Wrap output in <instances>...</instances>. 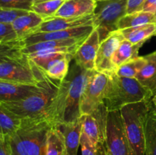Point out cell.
Instances as JSON below:
<instances>
[{
  "mask_svg": "<svg viewBox=\"0 0 156 155\" xmlns=\"http://www.w3.org/2000/svg\"><path fill=\"white\" fill-rule=\"evenodd\" d=\"M42 1H47V0H34V3L38 2H42Z\"/></svg>",
  "mask_w": 156,
  "mask_h": 155,
  "instance_id": "39",
  "label": "cell"
},
{
  "mask_svg": "<svg viewBox=\"0 0 156 155\" xmlns=\"http://www.w3.org/2000/svg\"><path fill=\"white\" fill-rule=\"evenodd\" d=\"M96 71L95 69H82L74 62L66 78L59 82L57 92L47 112V119L53 126L73 122L80 118L82 95Z\"/></svg>",
  "mask_w": 156,
  "mask_h": 155,
  "instance_id": "1",
  "label": "cell"
},
{
  "mask_svg": "<svg viewBox=\"0 0 156 155\" xmlns=\"http://www.w3.org/2000/svg\"><path fill=\"white\" fill-rule=\"evenodd\" d=\"M109 79V75L98 71L91 78L81 98V115L91 114L103 104Z\"/></svg>",
  "mask_w": 156,
  "mask_h": 155,
  "instance_id": "9",
  "label": "cell"
},
{
  "mask_svg": "<svg viewBox=\"0 0 156 155\" xmlns=\"http://www.w3.org/2000/svg\"><path fill=\"white\" fill-rule=\"evenodd\" d=\"M96 8L94 0H65L54 15L56 18H81L93 15Z\"/></svg>",
  "mask_w": 156,
  "mask_h": 155,
  "instance_id": "16",
  "label": "cell"
},
{
  "mask_svg": "<svg viewBox=\"0 0 156 155\" xmlns=\"http://www.w3.org/2000/svg\"><path fill=\"white\" fill-rule=\"evenodd\" d=\"M123 39L121 31L118 30L101 42L95 59L96 71L109 76L116 74L117 68L113 64L112 57Z\"/></svg>",
  "mask_w": 156,
  "mask_h": 155,
  "instance_id": "10",
  "label": "cell"
},
{
  "mask_svg": "<svg viewBox=\"0 0 156 155\" xmlns=\"http://www.w3.org/2000/svg\"><path fill=\"white\" fill-rule=\"evenodd\" d=\"M28 11L15 10L0 7V23L12 24L18 17L26 14Z\"/></svg>",
  "mask_w": 156,
  "mask_h": 155,
  "instance_id": "32",
  "label": "cell"
},
{
  "mask_svg": "<svg viewBox=\"0 0 156 155\" xmlns=\"http://www.w3.org/2000/svg\"><path fill=\"white\" fill-rule=\"evenodd\" d=\"M0 40H18L12 27V24L0 23Z\"/></svg>",
  "mask_w": 156,
  "mask_h": 155,
  "instance_id": "34",
  "label": "cell"
},
{
  "mask_svg": "<svg viewBox=\"0 0 156 155\" xmlns=\"http://www.w3.org/2000/svg\"><path fill=\"white\" fill-rule=\"evenodd\" d=\"M65 0H47V1L34 2L31 7V12H35L43 18L54 17L57 11Z\"/></svg>",
  "mask_w": 156,
  "mask_h": 155,
  "instance_id": "30",
  "label": "cell"
},
{
  "mask_svg": "<svg viewBox=\"0 0 156 155\" xmlns=\"http://www.w3.org/2000/svg\"><path fill=\"white\" fill-rule=\"evenodd\" d=\"M86 37L72 38V39L68 40H58L43 41V42H39L37 43L24 46L22 48V53L24 55H26V56H27V55L30 54V53L41 51V50H48V49L58 48V47L74 46H78L82 44V43L86 39Z\"/></svg>",
  "mask_w": 156,
  "mask_h": 155,
  "instance_id": "22",
  "label": "cell"
},
{
  "mask_svg": "<svg viewBox=\"0 0 156 155\" xmlns=\"http://www.w3.org/2000/svg\"><path fill=\"white\" fill-rule=\"evenodd\" d=\"M94 1L97 2H101V1H108V0H94Z\"/></svg>",
  "mask_w": 156,
  "mask_h": 155,
  "instance_id": "40",
  "label": "cell"
},
{
  "mask_svg": "<svg viewBox=\"0 0 156 155\" xmlns=\"http://www.w3.org/2000/svg\"><path fill=\"white\" fill-rule=\"evenodd\" d=\"M34 0H0V7L15 10L31 11Z\"/></svg>",
  "mask_w": 156,
  "mask_h": 155,
  "instance_id": "31",
  "label": "cell"
},
{
  "mask_svg": "<svg viewBox=\"0 0 156 155\" xmlns=\"http://www.w3.org/2000/svg\"><path fill=\"white\" fill-rule=\"evenodd\" d=\"M54 126L63 135L67 155H78L82 135V126L81 116L79 119L73 122L59 123Z\"/></svg>",
  "mask_w": 156,
  "mask_h": 155,
  "instance_id": "17",
  "label": "cell"
},
{
  "mask_svg": "<svg viewBox=\"0 0 156 155\" xmlns=\"http://www.w3.org/2000/svg\"><path fill=\"white\" fill-rule=\"evenodd\" d=\"M146 155H156V112L154 107L149 112L145 125Z\"/></svg>",
  "mask_w": 156,
  "mask_h": 155,
  "instance_id": "27",
  "label": "cell"
},
{
  "mask_svg": "<svg viewBox=\"0 0 156 155\" xmlns=\"http://www.w3.org/2000/svg\"><path fill=\"white\" fill-rule=\"evenodd\" d=\"M153 95L136 78H121L114 74L110 76L103 103L108 111L120 110L126 105L150 100Z\"/></svg>",
  "mask_w": 156,
  "mask_h": 155,
  "instance_id": "4",
  "label": "cell"
},
{
  "mask_svg": "<svg viewBox=\"0 0 156 155\" xmlns=\"http://www.w3.org/2000/svg\"><path fill=\"white\" fill-rule=\"evenodd\" d=\"M153 107H154V106H153ZM154 110H155V112H156V109H155V108H154Z\"/></svg>",
  "mask_w": 156,
  "mask_h": 155,
  "instance_id": "44",
  "label": "cell"
},
{
  "mask_svg": "<svg viewBox=\"0 0 156 155\" xmlns=\"http://www.w3.org/2000/svg\"><path fill=\"white\" fill-rule=\"evenodd\" d=\"M149 24H156L155 15L148 12H135L126 14L120 20L118 23V30L140 27Z\"/></svg>",
  "mask_w": 156,
  "mask_h": 155,
  "instance_id": "24",
  "label": "cell"
},
{
  "mask_svg": "<svg viewBox=\"0 0 156 155\" xmlns=\"http://www.w3.org/2000/svg\"><path fill=\"white\" fill-rule=\"evenodd\" d=\"M21 119L0 104V135L9 136L13 134L19 127Z\"/></svg>",
  "mask_w": 156,
  "mask_h": 155,
  "instance_id": "28",
  "label": "cell"
},
{
  "mask_svg": "<svg viewBox=\"0 0 156 155\" xmlns=\"http://www.w3.org/2000/svg\"><path fill=\"white\" fill-rule=\"evenodd\" d=\"M24 47L20 40L0 42V64L12 61H21L27 59L22 53Z\"/></svg>",
  "mask_w": 156,
  "mask_h": 155,
  "instance_id": "21",
  "label": "cell"
},
{
  "mask_svg": "<svg viewBox=\"0 0 156 155\" xmlns=\"http://www.w3.org/2000/svg\"><path fill=\"white\" fill-rule=\"evenodd\" d=\"M72 59H73V54L66 55L50 62L42 71L49 78L56 81H62L68 75Z\"/></svg>",
  "mask_w": 156,
  "mask_h": 155,
  "instance_id": "19",
  "label": "cell"
},
{
  "mask_svg": "<svg viewBox=\"0 0 156 155\" xmlns=\"http://www.w3.org/2000/svg\"><path fill=\"white\" fill-rule=\"evenodd\" d=\"M152 105H153L154 108H155V109H156V93L155 94H154L153 97H152Z\"/></svg>",
  "mask_w": 156,
  "mask_h": 155,
  "instance_id": "38",
  "label": "cell"
},
{
  "mask_svg": "<svg viewBox=\"0 0 156 155\" xmlns=\"http://www.w3.org/2000/svg\"><path fill=\"white\" fill-rule=\"evenodd\" d=\"M155 19H156V14H155Z\"/></svg>",
  "mask_w": 156,
  "mask_h": 155,
  "instance_id": "45",
  "label": "cell"
},
{
  "mask_svg": "<svg viewBox=\"0 0 156 155\" xmlns=\"http://www.w3.org/2000/svg\"><path fill=\"white\" fill-rule=\"evenodd\" d=\"M143 11L156 14V0H146L143 6Z\"/></svg>",
  "mask_w": 156,
  "mask_h": 155,
  "instance_id": "37",
  "label": "cell"
},
{
  "mask_svg": "<svg viewBox=\"0 0 156 155\" xmlns=\"http://www.w3.org/2000/svg\"><path fill=\"white\" fill-rule=\"evenodd\" d=\"M156 24H149L136 27L120 30L124 39L133 44L144 43L151 36L155 35Z\"/></svg>",
  "mask_w": 156,
  "mask_h": 155,
  "instance_id": "25",
  "label": "cell"
},
{
  "mask_svg": "<svg viewBox=\"0 0 156 155\" xmlns=\"http://www.w3.org/2000/svg\"><path fill=\"white\" fill-rule=\"evenodd\" d=\"M146 56H137L126 63L120 65L117 69L116 74L121 78H136L142 68L146 63Z\"/></svg>",
  "mask_w": 156,
  "mask_h": 155,
  "instance_id": "29",
  "label": "cell"
},
{
  "mask_svg": "<svg viewBox=\"0 0 156 155\" xmlns=\"http://www.w3.org/2000/svg\"><path fill=\"white\" fill-rule=\"evenodd\" d=\"M100 43L99 33L94 28L73 54L74 62L82 69L87 71L94 70L96 56Z\"/></svg>",
  "mask_w": 156,
  "mask_h": 155,
  "instance_id": "12",
  "label": "cell"
},
{
  "mask_svg": "<svg viewBox=\"0 0 156 155\" xmlns=\"http://www.w3.org/2000/svg\"><path fill=\"white\" fill-rule=\"evenodd\" d=\"M2 41H9V40H0V42H2Z\"/></svg>",
  "mask_w": 156,
  "mask_h": 155,
  "instance_id": "42",
  "label": "cell"
},
{
  "mask_svg": "<svg viewBox=\"0 0 156 155\" xmlns=\"http://www.w3.org/2000/svg\"><path fill=\"white\" fill-rule=\"evenodd\" d=\"M108 112L103 103L91 114L81 115L82 132L97 146L105 141Z\"/></svg>",
  "mask_w": 156,
  "mask_h": 155,
  "instance_id": "11",
  "label": "cell"
},
{
  "mask_svg": "<svg viewBox=\"0 0 156 155\" xmlns=\"http://www.w3.org/2000/svg\"><path fill=\"white\" fill-rule=\"evenodd\" d=\"M92 18L93 15L81 17V18L52 17V18H46L34 33L69 30V29L82 27V26L90 25V24H92Z\"/></svg>",
  "mask_w": 156,
  "mask_h": 155,
  "instance_id": "15",
  "label": "cell"
},
{
  "mask_svg": "<svg viewBox=\"0 0 156 155\" xmlns=\"http://www.w3.org/2000/svg\"><path fill=\"white\" fill-rule=\"evenodd\" d=\"M46 155H67L63 135L54 126L47 133Z\"/></svg>",
  "mask_w": 156,
  "mask_h": 155,
  "instance_id": "26",
  "label": "cell"
},
{
  "mask_svg": "<svg viewBox=\"0 0 156 155\" xmlns=\"http://www.w3.org/2000/svg\"><path fill=\"white\" fill-rule=\"evenodd\" d=\"M146 63L136 78L145 87L156 93V51L146 55Z\"/></svg>",
  "mask_w": 156,
  "mask_h": 155,
  "instance_id": "20",
  "label": "cell"
},
{
  "mask_svg": "<svg viewBox=\"0 0 156 155\" xmlns=\"http://www.w3.org/2000/svg\"><path fill=\"white\" fill-rule=\"evenodd\" d=\"M127 0H108L96 2L92 25L99 33L102 42L112 33L118 30V23L126 15Z\"/></svg>",
  "mask_w": 156,
  "mask_h": 155,
  "instance_id": "6",
  "label": "cell"
},
{
  "mask_svg": "<svg viewBox=\"0 0 156 155\" xmlns=\"http://www.w3.org/2000/svg\"><path fill=\"white\" fill-rule=\"evenodd\" d=\"M152 108L150 100L126 105L120 109L125 132L134 155H146L145 125Z\"/></svg>",
  "mask_w": 156,
  "mask_h": 155,
  "instance_id": "5",
  "label": "cell"
},
{
  "mask_svg": "<svg viewBox=\"0 0 156 155\" xmlns=\"http://www.w3.org/2000/svg\"><path fill=\"white\" fill-rule=\"evenodd\" d=\"M0 155H12L10 146L6 136L0 139Z\"/></svg>",
  "mask_w": 156,
  "mask_h": 155,
  "instance_id": "36",
  "label": "cell"
},
{
  "mask_svg": "<svg viewBox=\"0 0 156 155\" xmlns=\"http://www.w3.org/2000/svg\"><path fill=\"white\" fill-rule=\"evenodd\" d=\"M82 155H98V146L95 145L82 131L80 141Z\"/></svg>",
  "mask_w": 156,
  "mask_h": 155,
  "instance_id": "33",
  "label": "cell"
},
{
  "mask_svg": "<svg viewBox=\"0 0 156 155\" xmlns=\"http://www.w3.org/2000/svg\"><path fill=\"white\" fill-rule=\"evenodd\" d=\"M40 82L37 84H26L0 80V102L16 101L34 94L39 90Z\"/></svg>",
  "mask_w": 156,
  "mask_h": 155,
  "instance_id": "14",
  "label": "cell"
},
{
  "mask_svg": "<svg viewBox=\"0 0 156 155\" xmlns=\"http://www.w3.org/2000/svg\"><path fill=\"white\" fill-rule=\"evenodd\" d=\"M44 73L27 57L21 61L0 64V80L26 84H37Z\"/></svg>",
  "mask_w": 156,
  "mask_h": 155,
  "instance_id": "8",
  "label": "cell"
},
{
  "mask_svg": "<svg viewBox=\"0 0 156 155\" xmlns=\"http://www.w3.org/2000/svg\"><path fill=\"white\" fill-rule=\"evenodd\" d=\"M44 21V18L35 12H30L18 17L12 23V27L20 40L34 33Z\"/></svg>",
  "mask_w": 156,
  "mask_h": 155,
  "instance_id": "18",
  "label": "cell"
},
{
  "mask_svg": "<svg viewBox=\"0 0 156 155\" xmlns=\"http://www.w3.org/2000/svg\"><path fill=\"white\" fill-rule=\"evenodd\" d=\"M94 29L92 24L85 25L82 27H75L69 30H56L50 32H37L29 35L24 40L22 43L24 46L37 43L39 42L47 40H68L72 38H81L88 36Z\"/></svg>",
  "mask_w": 156,
  "mask_h": 155,
  "instance_id": "13",
  "label": "cell"
},
{
  "mask_svg": "<svg viewBox=\"0 0 156 155\" xmlns=\"http://www.w3.org/2000/svg\"><path fill=\"white\" fill-rule=\"evenodd\" d=\"M59 82L49 78L44 74L39 90L34 94L16 101L0 102V104L20 119L47 118Z\"/></svg>",
  "mask_w": 156,
  "mask_h": 155,
  "instance_id": "3",
  "label": "cell"
},
{
  "mask_svg": "<svg viewBox=\"0 0 156 155\" xmlns=\"http://www.w3.org/2000/svg\"><path fill=\"white\" fill-rule=\"evenodd\" d=\"M52 126L47 118L21 119L18 129L6 136L12 155H46L47 133Z\"/></svg>",
  "mask_w": 156,
  "mask_h": 155,
  "instance_id": "2",
  "label": "cell"
},
{
  "mask_svg": "<svg viewBox=\"0 0 156 155\" xmlns=\"http://www.w3.org/2000/svg\"><path fill=\"white\" fill-rule=\"evenodd\" d=\"M143 45V43L133 44L127 40L123 39L113 55L112 62L114 67L117 69L123 64L137 57L139 50Z\"/></svg>",
  "mask_w": 156,
  "mask_h": 155,
  "instance_id": "23",
  "label": "cell"
},
{
  "mask_svg": "<svg viewBox=\"0 0 156 155\" xmlns=\"http://www.w3.org/2000/svg\"><path fill=\"white\" fill-rule=\"evenodd\" d=\"M146 0H127L126 13L133 14L143 11Z\"/></svg>",
  "mask_w": 156,
  "mask_h": 155,
  "instance_id": "35",
  "label": "cell"
},
{
  "mask_svg": "<svg viewBox=\"0 0 156 155\" xmlns=\"http://www.w3.org/2000/svg\"><path fill=\"white\" fill-rule=\"evenodd\" d=\"M155 35H156V28H155Z\"/></svg>",
  "mask_w": 156,
  "mask_h": 155,
  "instance_id": "43",
  "label": "cell"
},
{
  "mask_svg": "<svg viewBox=\"0 0 156 155\" xmlns=\"http://www.w3.org/2000/svg\"><path fill=\"white\" fill-rule=\"evenodd\" d=\"M4 138V137H2V136H1V135H0V139H2V138Z\"/></svg>",
  "mask_w": 156,
  "mask_h": 155,
  "instance_id": "41",
  "label": "cell"
},
{
  "mask_svg": "<svg viewBox=\"0 0 156 155\" xmlns=\"http://www.w3.org/2000/svg\"><path fill=\"white\" fill-rule=\"evenodd\" d=\"M105 142L109 155H134L120 110L108 111Z\"/></svg>",
  "mask_w": 156,
  "mask_h": 155,
  "instance_id": "7",
  "label": "cell"
}]
</instances>
